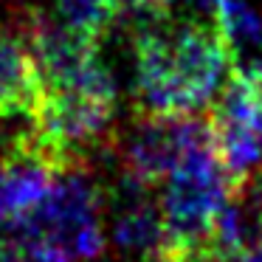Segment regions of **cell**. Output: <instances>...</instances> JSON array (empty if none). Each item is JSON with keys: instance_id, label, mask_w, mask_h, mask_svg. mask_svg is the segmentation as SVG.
<instances>
[{"instance_id": "obj_1", "label": "cell", "mask_w": 262, "mask_h": 262, "mask_svg": "<svg viewBox=\"0 0 262 262\" xmlns=\"http://www.w3.org/2000/svg\"><path fill=\"white\" fill-rule=\"evenodd\" d=\"M136 29V113H206L231 76L220 29L166 20L155 3L124 9Z\"/></svg>"}, {"instance_id": "obj_2", "label": "cell", "mask_w": 262, "mask_h": 262, "mask_svg": "<svg viewBox=\"0 0 262 262\" xmlns=\"http://www.w3.org/2000/svg\"><path fill=\"white\" fill-rule=\"evenodd\" d=\"M26 259L99 262L107 251L102 186L88 164H71L54 175L42 200L14 228Z\"/></svg>"}, {"instance_id": "obj_3", "label": "cell", "mask_w": 262, "mask_h": 262, "mask_svg": "<svg viewBox=\"0 0 262 262\" xmlns=\"http://www.w3.org/2000/svg\"><path fill=\"white\" fill-rule=\"evenodd\" d=\"M234 181L223 166L214 144L194 149L169 178L158 183V206L164 217L166 248L192 262L211 259V231Z\"/></svg>"}, {"instance_id": "obj_4", "label": "cell", "mask_w": 262, "mask_h": 262, "mask_svg": "<svg viewBox=\"0 0 262 262\" xmlns=\"http://www.w3.org/2000/svg\"><path fill=\"white\" fill-rule=\"evenodd\" d=\"M214 144L209 113H136L116 124L113 149L136 178L158 186L194 149Z\"/></svg>"}, {"instance_id": "obj_5", "label": "cell", "mask_w": 262, "mask_h": 262, "mask_svg": "<svg viewBox=\"0 0 262 262\" xmlns=\"http://www.w3.org/2000/svg\"><path fill=\"white\" fill-rule=\"evenodd\" d=\"M59 169L62 166L46 147L0 152V231L12 237L42 200Z\"/></svg>"}, {"instance_id": "obj_6", "label": "cell", "mask_w": 262, "mask_h": 262, "mask_svg": "<svg viewBox=\"0 0 262 262\" xmlns=\"http://www.w3.org/2000/svg\"><path fill=\"white\" fill-rule=\"evenodd\" d=\"M42 79L23 23L0 17V113L40 107Z\"/></svg>"}, {"instance_id": "obj_7", "label": "cell", "mask_w": 262, "mask_h": 262, "mask_svg": "<svg viewBox=\"0 0 262 262\" xmlns=\"http://www.w3.org/2000/svg\"><path fill=\"white\" fill-rule=\"evenodd\" d=\"M48 14L57 23L96 40L102 31L110 29V23L119 14V6L113 0H51Z\"/></svg>"}, {"instance_id": "obj_8", "label": "cell", "mask_w": 262, "mask_h": 262, "mask_svg": "<svg viewBox=\"0 0 262 262\" xmlns=\"http://www.w3.org/2000/svg\"><path fill=\"white\" fill-rule=\"evenodd\" d=\"M220 3L223 0H155L158 12L172 23L209 29H220Z\"/></svg>"}, {"instance_id": "obj_9", "label": "cell", "mask_w": 262, "mask_h": 262, "mask_svg": "<svg viewBox=\"0 0 262 262\" xmlns=\"http://www.w3.org/2000/svg\"><path fill=\"white\" fill-rule=\"evenodd\" d=\"M0 262H26V251L20 248L17 239L0 237Z\"/></svg>"}, {"instance_id": "obj_10", "label": "cell", "mask_w": 262, "mask_h": 262, "mask_svg": "<svg viewBox=\"0 0 262 262\" xmlns=\"http://www.w3.org/2000/svg\"><path fill=\"white\" fill-rule=\"evenodd\" d=\"M141 262H192V259H186V256H181V254H172V251H158V254L144 256Z\"/></svg>"}, {"instance_id": "obj_11", "label": "cell", "mask_w": 262, "mask_h": 262, "mask_svg": "<svg viewBox=\"0 0 262 262\" xmlns=\"http://www.w3.org/2000/svg\"><path fill=\"white\" fill-rule=\"evenodd\" d=\"M116 6H119V12H124V9H138V6H149V3H155V0H113Z\"/></svg>"}, {"instance_id": "obj_12", "label": "cell", "mask_w": 262, "mask_h": 262, "mask_svg": "<svg viewBox=\"0 0 262 262\" xmlns=\"http://www.w3.org/2000/svg\"><path fill=\"white\" fill-rule=\"evenodd\" d=\"M239 262H262V245H256V248H251V251H248V254H245Z\"/></svg>"}]
</instances>
